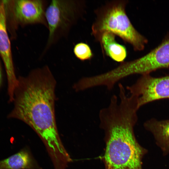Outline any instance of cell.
Returning a JSON list of instances; mask_svg holds the SVG:
<instances>
[{
    "label": "cell",
    "instance_id": "cell-1",
    "mask_svg": "<svg viewBox=\"0 0 169 169\" xmlns=\"http://www.w3.org/2000/svg\"><path fill=\"white\" fill-rule=\"evenodd\" d=\"M56 84L47 65L32 70L26 76H19L14 93V107L8 115V118L19 120L31 127L41 138L54 161L68 154L56 124Z\"/></svg>",
    "mask_w": 169,
    "mask_h": 169
},
{
    "label": "cell",
    "instance_id": "cell-2",
    "mask_svg": "<svg viewBox=\"0 0 169 169\" xmlns=\"http://www.w3.org/2000/svg\"><path fill=\"white\" fill-rule=\"evenodd\" d=\"M111 97L107 107L99 113L100 127L105 133V149L102 158L105 169H142V160L147 150L136 138L134 127L139 109L137 97L126 95L125 89H119Z\"/></svg>",
    "mask_w": 169,
    "mask_h": 169
},
{
    "label": "cell",
    "instance_id": "cell-3",
    "mask_svg": "<svg viewBox=\"0 0 169 169\" xmlns=\"http://www.w3.org/2000/svg\"><path fill=\"white\" fill-rule=\"evenodd\" d=\"M126 0L105 3L95 10V18L91 26V34L99 42L102 34L109 32L130 44L136 51L143 50L148 40L131 22L126 11Z\"/></svg>",
    "mask_w": 169,
    "mask_h": 169
},
{
    "label": "cell",
    "instance_id": "cell-4",
    "mask_svg": "<svg viewBox=\"0 0 169 169\" xmlns=\"http://www.w3.org/2000/svg\"><path fill=\"white\" fill-rule=\"evenodd\" d=\"M86 7L84 0H53L49 3L45 12L48 37L40 58L68 36L72 28L83 18Z\"/></svg>",
    "mask_w": 169,
    "mask_h": 169
},
{
    "label": "cell",
    "instance_id": "cell-5",
    "mask_svg": "<svg viewBox=\"0 0 169 169\" xmlns=\"http://www.w3.org/2000/svg\"><path fill=\"white\" fill-rule=\"evenodd\" d=\"M169 68V34L156 47L143 56L119 66L121 75L125 78L131 75L150 74L158 69Z\"/></svg>",
    "mask_w": 169,
    "mask_h": 169
},
{
    "label": "cell",
    "instance_id": "cell-6",
    "mask_svg": "<svg viewBox=\"0 0 169 169\" xmlns=\"http://www.w3.org/2000/svg\"><path fill=\"white\" fill-rule=\"evenodd\" d=\"M126 88L131 95L137 97L139 109L151 102L169 98V75L158 77L142 75L135 83Z\"/></svg>",
    "mask_w": 169,
    "mask_h": 169
},
{
    "label": "cell",
    "instance_id": "cell-7",
    "mask_svg": "<svg viewBox=\"0 0 169 169\" xmlns=\"http://www.w3.org/2000/svg\"><path fill=\"white\" fill-rule=\"evenodd\" d=\"M10 9L15 28L18 25L40 24L47 28L45 12L49 3L45 0L10 1Z\"/></svg>",
    "mask_w": 169,
    "mask_h": 169
},
{
    "label": "cell",
    "instance_id": "cell-8",
    "mask_svg": "<svg viewBox=\"0 0 169 169\" xmlns=\"http://www.w3.org/2000/svg\"><path fill=\"white\" fill-rule=\"evenodd\" d=\"M6 1L0 0V55L4 64L8 81V92L12 98L18 84L6 25Z\"/></svg>",
    "mask_w": 169,
    "mask_h": 169
},
{
    "label": "cell",
    "instance_id": "cell-9",
    "mask_svg": "<svg viewBox=\"0 0 169 169\" xmlns=\"http://www.w3.org/2000/svg\"><path fill=\"white\" fill-rule=\"evenodd\" d=\"M144 126L152 134L163 155L169 154V119L159 120L151 118L145 122Z\"/></svg>",
    "mask_w": 169,
    "mask_h": 169
},
{
    "label": "cell",
    "instance_id": "cell-10",
    "mask_svg": "<svg viewBox=\"0 0 169 169\" xmlns=\"http://www.w3.org/2000/svg\"><path fill=\"white\" fill-rule=\"evenodd\" d=\"M115 35L105 32L101 35L99 42L103 54L113 60L120 63L124 62L127 55L126 48L116 41Z\"/></svg>",
    "mask_w": 169,
    "mask_h": 169
},
{
    "label": "cell",
    "instance_id": "cell-11",
    "mask_svg": "<svg viewBox=\"0 0 169 169\" xmlns=\"http://www.w3.org/2000/svg\"><path fill=\"white\" fill-rule=\"evenodd\" d=\"M33 166L32 158L26 150L21 151L0 161V169H29Z\"/></svg>",
    "mask_w": 169,
    "mask_h": 169
},
{
    "label": "cell",
    "instance_id": "cell-12",
    "mask_svg": "<svg viewBox=\"0 0 169 169\" xmlns=\"http://www.w3.org/2000/svg\"><path fill=\"white\" fill-rule=\"evenodd\" d=\"M73 53L75 56L82 61L90 60L93 56L90 46L84 42L76 44L73 48Z\"/></svg>",
    "mask_w": 169,
    "mask_h": 169
},
{
    "label": "cell",
    "instance_id": "cell-13",
    "mask_svg": "<svg viewBox=\"0 0 169 169\" xmlns=\"http://www.w3.org/2000/svg\"><path fill=\"white\" fill-rule=\"evenodd\" d=\"M3 82V73L0 61V88L2 86Z\"/></svg>",
    "mask_w": 169,
    "mask_h": 169
}]
</instances>
